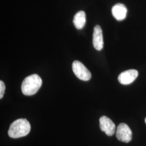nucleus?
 <instances>
[{
	"mask_svg": "<svg viewBox=\"0 0 146 146\" xmlns=\"http://www.w3.org/2000/svg\"><path fill=\"white\" fill-rule=\"evenodd\" d=\"M93 44L94 48L97 50H101L104 47L103 34L101 28L96 25L94 28L93 34Z\"/></svg>",
	"mask_w": 146,
	"mask_h": 146,
	"instance_id": "0eeeda50",
	"label": "nucleus"
},
{
	"mask_svg": "<svg viewBox=\"0 0 146 146\" xmlns=\"http://www.w3.org/2000/svg\"><path fill=\"white\" fill-rule=\"evenodd\" d=\"M5 86L2 81H0V99H2L5 92Z\"/></svg>",
	"mask_w": 146,
	"mask_h": 146,
	"instance_id": "9d476101",
	"label": "nucleus"
},
{
	"mask_svg": "<svg viewBox=\"0 0 146 146\" xmlns=\"http://www.w3.org/2000/svg\"><path fill=\"white\" fill-rule=\"evenodd\" d=\"M86 21V14L84 11H79L74 17L73 23L78 29H81L84 28Z\"/></svg>",
	"mask_w": 146,
	"mask_h": 146,
	"instance_id": "1a4fd4ad",
	"label": "nucleus"
},
{
	"mask_svg": "<svg viewBox=\"0 0 146 146\" xmlns=\"http://www.w3.org/2000/svg\"><path fill=\"white\" fill-rule=\"evenodd\" d=\"M31 129V125L28 120L26 119H19L11 124L8 134L11 138H20L27 135Z\"/></svg>",
	"mask_w": 146,
	"mask_h": 146,
	"instance_id": "f257e3e1",
	"label": "nucleus"
},
{
	"mask_svg": "<svg viewBox=\"0 0 146 146\" xmlns=\"http://www.w3.org/2000/svg\"><path fill=\"white\" fill-rule=\"evenodd\" d=\"M138 76V72L135 69H130L121 73L118 77L120 84L127 85L131 84Z\"/></svg>",
	"mask_w": 146,
	"mask_h": 146,
	"instance_id": "423d86ee",
	"label": "nucleus"
},
{
	"mask_svg": "<svg viewBox=\"0 0 146 146\" xmlns=\"http://www.w3.org/2000/svg\"><path fill=\"white\" fill-rule=\"evenodd\" d=\"M72 69L76 76L81 80L87 81L92 78V74L82 63L75 61L72 64Z\"/></svg>",
	"mask_w": 146,
	"mask_h": 146,
	"instance_id": "7ed1b4c3",
	"label": "nucleus"
},
{
	"mask_svg": "<svg viewBox=\"0 0 146 146\" xmlns=\"http://www.w3.org/2000/svg\"><path fill=\"white\" fill-rule=\"evenodd\" d=\"M41 78L37 74H33L24 79L21 84L22 93L26 96L36 94L42 86Z\"/></svg>",
	"mask_w": 146,
	"mask_h": 146,
	"instance_id": "f03ea898",
	"label": "nucleus"
},
{
	"mask_svg": "<svg viewBox=\"0 0 146 146\" xmlns=\"http://www.w3.org/2000/svg\"><path fill=\"white\" fill-rule=\"evenodd\" d=\"M116 136L119 141L128 143L132 139V131L128 125L122 123L118 125L116 130Z\"/></svg>",
	"mask_w": 146,
	"mask_h": 146,
	"instance_id": "20e7f679",
	"label": "nucleus"
},
{
	"mask_svg": "<svg viewBox=\"0 0 146 146\" xmlns=\"http://www.w3.org/2000/svg\"><path fill=\"white\" fill-rule=\"evenodd\" d=\"M100 127L101 130L104 131L107 135H113L116 131L115 123L112 120L106 116H102L100 118Z\"/></svg>",
	"mask_w": 146,
	"mask_h": 146,
	"instance_id": "39448f33",
	"label": "nucleus"
},
{
	"mask_svg": "<svg viewBox=\"0 0 146 146\" xmlns=\"http://www.w3.org/2000/svg\"><path fill=\"white\" fill-rule=\"evenodd\" d=\"M111 13L114 18L117 21H122L126 17L127 9L124 5L117 3L113 7Z\"/></svg>",
	"mask_w": 146,
	"mask_h": 146,
	"instance_id": "6e6552de",
	"label": "nucleus"
},
{
	"mask_svg": "<svg viewBox=\"0 0 146 146\" xmlns=\"http://www.w3.org/2000/svg\"><path fill=\"white\" fill-rule=\"evenodd\" d=\"M145 122H146V119H145Z\"/></svg>",
	"mask_w": 146,
	"mask_h": 146,
	"instance_id": "9b49d317",
	"label": "nucleus"
}]
</instances>
